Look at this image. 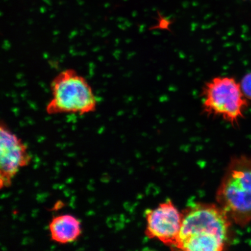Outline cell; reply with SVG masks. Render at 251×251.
Listing matches in <instances>:
<instances>
[{
	"instance_id": "obj_7",
	"label": "cell",
	"mask_w": 251,
	"mask_h": 251,
	"mask_svg": "<svg viewBox=\"0 0 251 251\" xmlns=\"http://www.w3.org/2000/svg\"><path fill=\"white\" fill-rule=\"evenodd\" d=\"M49 231L53 242L67 245L76 242L82 234L79 219L70 214L54 216L50 222Z\"/></svg>"
},
{
	"instance_id": "obj_2",
	"label": "cell",
	"mask_w": 251,
	"mask_h": 251,
	"mask_svg": "<svg viewBox=\"0 0 251 251\" xmlns=\"http://www.w3.org/2000/svg\"><path fill=\"white\" fill-rule=\"evenodd\" d=\"M219 206L241 227L251 222V158L231 160L218 190Z\"/></svg>"
},
{
	"instance_id": "obj_8",
	"label": "cell",
	"mask_w": 251,
	"mask_h": 251,
	"mask_svg": "<svg viewBox=\"0 0 251 251\" xmlns=\"http://www.w3.org/2000/svg\"><path fill=\"white\" fill-rule=\"evenodd\" d=\"M240 83L245 97L251 100V72L245 75Z\"/></svg>"
},
{
	"instance_id": "obj_5",
	"label": "cell",
	"mask_w": 251,
	"mask_h": 251,
	"mask_svg": "<svg viewBox=\"0 0 251 251\" xmlns=\"http://www.w3.org/2000/svg\"><path fill=\"white\" fill-rule=\"evenodd\" d=\"M31 156L26 144L9 129L0 125V187L8 188L22 169L30 164Z\"/></svg>"
},
{
	"instance_id": "obj_1",
	"label": "cell",
	"mask_w": 251,
	"mask_h": 251,
	"mask_svg": "<svg viewBox=\"0 0 251 251\" xmlns=\"http://www.w3.org/2000/svg\"><path fill=\"white\" fill-rule=\"evenodd\" d=\"M175 248L188 251H221L228 240L231 219L219 206L195 203L181 213Z\"/></svg>"
},
{
	"instance_id": "obj_4",
	"label": "cell",
	"mask_w": 251,
	"mask_h": 251,
	"mask_svg": "<svg viewBox=\"0 0 251 251\" xmlns=\"http://www.w3.org/2000/svg\"><path fill=\"white\" fill-rule=\"evenodd\" d=\"M202 96V108L206 114L221 117L233 125L244 117L248 106L240 83L231 77L212 78L204 86Z\"/></svg>"
},
{
	"instance_id": "obj_6",
	"label": "cell",
	"mask_w": 251,
	"mask_h": 251,
	"mask_svg": "<svg viewBox=\"0 0 251 251\" xmlns=\"http://www.w3.org/2000/svg\"><path fill=\"white\" fill-rule=\"evenodd\" d=\"M146 234L166 246L175 247L179 234L181 213L171 200H167L146 213Z\"/></svg>"
},
{
	"instance_id": "obj_3",
	"label": "cell",
	"mask_w": 251,
	"mask_h": 251,
	"mask_svg": "<svg viewBox=\"0 0 251 251\" xmlns=\"http://www.w3.org/2000/svg\"><path fill=\"white\" fill-rule=\"evenodd\" d=\"M50 86L51 97L46 108L49 115H84L96 111L98 101L92 87L74 69L59 72Z\"/></svg>"
}]
</instances>
